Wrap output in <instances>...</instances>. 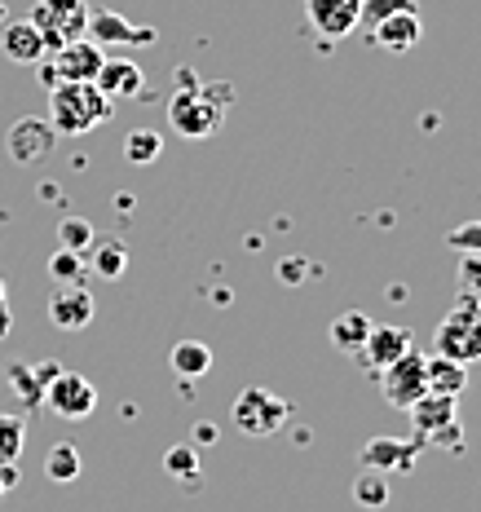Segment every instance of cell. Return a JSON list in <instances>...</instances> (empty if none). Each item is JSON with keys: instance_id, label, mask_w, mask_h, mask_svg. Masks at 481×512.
<instances>
[{"instance_id": "4fadbf2b", "label": "cell", "mask_w": 481, "mask_h": 512, "mask_svg": "<svg viewBox=\"0 0 481 512\" xmlns=\"http://www.w3.org/2000/svg\"><path fill=\"white\" fill-rule=\"evenodd\" d=\"M358 5L362 0H305V14L327 40H340L358 27Z\"/></svg>"}, {"instance_id": "3957f363", "label": "cell", "mask_w": 481, "mask_h": 512, "mask_svg": "<svg viewBox=\"0 0 481 512\" xmlns=\"http://www.w3.org/2000/svg\"><path fill=\"white\" fill-rule=\"evenodd\" d=\"M433 349H437L442 358H451V362H464V367L481 358V296L459 292L451 318L437 327Z\"/></svg>"}, {"instance_id": "836d02e7", "label": "cell", "mask_w": 481, "mask_h": 512, "mask_svg": "<svg viewBox=\"0 0 481 512\" xmlns=\"http://www.w3.org/2000/svg\"><path fill=\"white\" fill-rule=\"evenodd\" d=\"M0 486H5V490L18 486V460H5V464H0Z\"/></svg>"}, {"instance_id": "d6986e66", "label": "cell", "mask_w": 481, "mask_h": 512, "mask_svg": "<svg viewBox=\"0 0 481 512\" xmlns=\"http://www.w3.org/2000/svg\"><path fill=\"white\" fill-rule=\"evenodd\" d=\"M411 420H415V433L429 442L446 429V424H455V398H442V393H424L420 402H411Z\"/></svg>"}, {"instance_id": "52a82bcc", "label": "cell", "mask_w": 481, "mask_h": 512, "mask_svg": "<svg viewBox=\"0 0 481 512\" xmlns=\"http://www.w3.org/2000/svg\"><path fill=\"white\" fill-rule=\"evenodd\" d=\"M380 384H384V398L393 402V407H411V402H420L424 393H429V376H424V354H415V349H406L398 362H389V367L380 371Z\"/></svg>"}, {"instance_id": "d590c367", "label": "cell", "mask_w": 481, "mask_h": 512, "mask_svg": "<svg viewBox=\"0 0 481 512\" xmlns=\"http://www.w3.org/2000/svg\"><path fill=\"white\" fill-rule=\"evenodd\" d=\"M195 437H199L203 446H208V442H217V429H212V424H199V429H195Z\"/></svg>"}, {"instance_id": "603a6c76", "label": "cell", "mask_w": 481, "mask_h": 512, "mask_svg": "<svg viewBox=\"0 0 481 512\" xmlns=\"http://www.w3.org/2000/svg\"><path fill=\"white\" fill-rule=\"evenodd\" d=\"M371 327H376V323H371L362 309H349V314H340L336 323H331V345H336L340 354H358Z\"/></svg>"}, {"instance_id": "7402d4cb", "label": "cell", "mask_w": 481, "mask_h": 512, "mask_svg": "<svg viewBox=\"0 0 481 512\" xmlns=\"http://www.w3.org/2000/svg\"><path fill=\"white\" fill-rule=\"evenodd\" d=\"M168 367H173L181 380H199L212 371V349L203 345V340H181L173 354H168Z\"/></svg>"}, {"instance_id": "44dd1931", "label": "cell", "mask_w": 481, "mask_h": 512, "mask_svg": "<svg viewBox=\"0 0 481 512\" xmlns=\"http://www.w3.org/2000/svg\"><path fill=\"white\" fill-rule=\"evenodd\" d=\"M84 261H89V270L98 274V279H120L128 270V248H124V239H93Z\"/></svg>"}, {"instance_id": "e575fe53", "label": "cell", "mask_w": 481, "mask_h": 512, "mask_svg": "<svg viewBox=\"0 0 481 512\" xmlns=\"http://www.w3.org/2000/svg\"><path fill=\"white\" fill-rule=\"evenodd\" d=\"M279 274H283V279H292V283H296V279H301V274H305L301 256H296V261H287V265H283V270H279Z\"/></svg>"}, {"instance_id": "5bb4252c", "label": "cell", "mask_w": 481, "mask_h": 512, "mask_svg": "<svg viewBox=\"0 0 481 512\" xmlns=\"http://www.w3.org/2000/svg\"><path fill=\"white\" fill-rule=\"evenodd\" d=\"M406 349H415V345H411V332H406V327H371L358 354H362V362H367L371 371H384L389 362H398Z\"/></svg>"}, {"instance_id": "4316f807", "label": "cell", "mask_w": 481, "mask_h": 512, "mask_svg": "<svg viewBox=\"0 0 481 512\" xmlns=\"http://www.w3.org/2000/svg\"><path fill=\"white\" fill-rule=\"evenodd\" d=\"M393 14H420V5H415V0H362L358 5V23L367 31L376 23H384V18H393Z\"/></svg>"}, {"instance_id": "30bf717a", "label": "cell", "mask_w": 481, "mask_h": 512, "mask_svg": "<svg viewBox=\"0 0 481 512\" xmlns=\"http://www.w3.org/2000/svg\"><path fill=\"white\" fill-rule=\"evenodd\" d=\"M420 451H424V437H415V442H398V437H371V442L362 446L358 464L371 468V473H415Z\"/></svg>"}, {"instance_id": "7c38bea8", "label": "cell", "mask_w": 481, "mask_h": 512, "mask_svg": "<svg viewBox=\"0 0 481 512\" xmlns=\"http://www.w3.org/2000/svg\"><path fill=\"white\" fill-rule=\"evenodd\" d=\"M53 142H58V128L40 115H23L9 128V159L14 164H40L45 155H53Z\"/></svg>"}, {"instance_id": "d6a6232c", "label": "cell", "mask_w": 481, "mask_h": 512, "mask_svg": "<svg viewBox=\"0 0 481 512\" xmlns=\"http://www.w3.org/2000/svg\"><path fill=\"white\" fill-rule=\"evenodd\" d=\"M459 292L481 296V256L459 252Z\"/></svg>"}, {"instance_id": "ba28073f", "label": "cell", "mask_w": 481, "mask_h": 512, "mask_svg": "<svg viewBox=\"0 0 481 512\" xmlns=\"http://www.w3.org/2000/svg\"><path fill=\"white\" fill-rule=\"evenodd\" d=\"M45 407L53 415H62V420H84L98 407V389H93V380L76 376V371H58L45 389Z\"/></svg>"}, {"instance_id": "f546056e", "label": "cell", "mask_w": 481, "mask_h": 512, "mask_svg": "<svg viewBox=\"0 0 481 512\" xmlns=\"http://www.w3.org/2000/svg\"><path fill=\"white\" fill-rule=\"evenodd\" d=\"M84 270H89V261H84L80 252H67V248H58L49 261L53 283H84Z\"/></svg>"}, {"instance_id": "f35d334b", "label": "cell", "mask_w": 481, "mask_h": 512, "mask_svg": "<svg viewBox=\"0 0 481 512\" xmlns=\"http://www.w3.org/2000/svg\"><path fill=\"white\" fill-rule=\"evenodd\" d=\"M0 495H5V486H0Z\"/></svg>"}, {"instance_id": "6da1fadb", "label": "cell", "mask_w": 481, "mask_h": 512, "mask_svg": "<svg viewBox=\"0 0 481 512\" xmlns=\"http://www.w3.org/2000/svg\"><path fill=\"white\" fill-rule=\"evenodd\" d=\"M111 106L115 102L93 80H62L49 89V124L58 137H80L111 120Z\"/></svg>"}, {"instance_id": "5b68a950", "label": "cell", "mask_w": 481, "mask_h": 512, "mask_svg": "<svg viewBox=\"0 0 481 512\" xmlns=\"http://www.w3.org/2000/svg\"><path fill=\"white\" fill-rule=\"evenodd\" d=\"M102 58H106V53L93 45L89 36H80V40H71V45L45 53L36 67H40V80L53 89V84H62V80H98Z\"/></svg>"}, {"instance_id": "74e56055", "label": "cell", "mask_w": 481, "mask_h": 512, "mask_svg": "<svg viewBox=\"0 0 481 512\" xmlns=\"http://www.w3.org/2000/svg\"><path fill=\"white\" fill-rule=\"evenodd\" d=\"M0 305H5V279H0Z\"/></svg>"}, {"instance_id": "8d00e7d4", "label": "cell", "mask_w": 481, "mask_h": 512, "mask_svg": "<svg viewBox=\"0 0 481 512\" xmlns=\"http://www.w3.org/2000/svg\"><path fill=\"white\" fill-rule=\"evenodd\" d=\"M0 336H9V305H0Z\"/></svg>"}, {"instance_id": "83f0119b", "label": "cell", "mask_w": 481, "mask_h": 512, "mask_svg": "<svg viewBox=\"0 0 481 512\" xmlns=\"http://www.w3.org/2000/svg\"><path fill=\"white\" fill-rule=\"evenodd\" d=\"M27 446V420L23 415H5L0 411V464L5 460H18Z\"/></svg>"}, {"instance_id": "1f68e13d", "label": "cell", "mask_w": 481, "mask_h": 512, "mask_svg": "<svg viewBox=\"0 0 481 512\" xmlns=\"http://www.w3.org/2000/svg\"><path fill=\"white\" fill-rule=\"evenodd\" d=\"M164 468L173 477H186V482H190V477L199 473V451H195V446H173V451L164 455Z\"/></svg>"}, {"instance_id": "2e32d148", "label": "cell", "mask_w": 481, "mask_h": 512, "mask_svg": "<svg viewBox=\"0 0 481 512\" xmlns=\"http://www.w3.org/2000/svg\"><path fill=\"white\" fill-rule=\"evenodd\" d=\"M62 371V362H40V367H27V362H9L5 367V380H9V389L18 393V398L27 402V407H40L45 402V389H49V380Z\"/></svg>"}, {"instance_id": "8992f818", "label": "cell", "mask_w": 481, "mask_h": 512, "mask_svg": "<svg viewBox=\"0 0 481 512\" xmlns=\"http://www.w3.org/2000/svg\"><path fill=\"white\" fill-rule=\"evenodd\" d=\"M287 415H292V402L274 398L270 389H243L234 402V429L248 437H270L287 424Z\"/></svg>"}, {"instance_id": "277c9868", "label": "cell", "mask_w": 481, "mask_h": 512, "mask_svg": "<svg viewBox=\"0 0 481 512\" xmlns=\"http://www.w3.org/2000/svg\"><path fill=\"white\" fill-rule=\"evenodd\" d=\"M31 27L40 31L45 49H62L84 36L89 27V0H36L31 5Z\"/></svg>"}, {"instance_id": "8fae6325", "label": "cell", "mask_w": 481, "mask_h": 512, "mask_svg": "<svg viewBox=\"0 0 481 512\" xmlns=\"http://www.w3.org/2000/svg\"><path fill=\"white\" fill-rule=\"evenodd\" d=\"M84 36H89L98 49H111V45H155V27H133L124 14H115V9H89V27H84Z\"/></svg>"}, {"instance_id": "ffe728a7", "label": "cell", "mask_w": 481, "mask_h": 512, "mask_svg": "<svg viewBox=\"0 0 481 512\" xmlns=\"http://www.w3.org/2000/svg\"><path fill=\"white\" fill-rule=\"evenodd\" d=\"M424 376H429V393H442V398H459L468 389V367L451 358H424Z\"/></svg>"}, {"instance_id": "ac0fdd59", "label": "cell", "mask_w": 481, "mask_h": 512, "mask_svg": "<svg viewBox=\"0 0 481 512\" xmlns=\"http://www.w3.org/2000/svg\"><path fill=\"white\" fill-rule=\"evenodd\" d=\"M420 36H424L420 14H393V18H384V23L371 27V40L389 53H411L420 45Z\"/></svg>"}, {"instance_id": "9a60e30c", "label": "cell", "mask_w": 481, "mask_h": 512, "mask_svg": "<svg viewBox=\"0 0 481 512\" xmlns=\"http://www.w3.org/2000/svg\"><path fill=\"white\" fill-rule=\"evenodd\" d=\"M98 89L106 93L111 102H120V98H142V67H137L133 58H102V71H98Z\"/></svg>"}, {"instance_id": "7a4b0ae2", "label": "cell", "mask_w": 481, "mask_h": 512, "mask_svg": "<svg viewBox=\"0 0 481 512\" xmlns=\"http://www.w3.org/2000/svg\"><path fill=\"white\" fill-rule=\"evenodd\" d=\"M234 102L230 84H195V89H177L173 102H168V124L177 128L181 137H212L221 124H226V106Z\"/></svg>"}, {"instance_id": "9c48e42d", "label": "cell", "mask_w": 481, "mask_h": 512, "mask_svg": "<svg viewBox=\"0 0 481 512\" xmlns=\"http://www.w3.org/2000/svg\"><path fill=\"white\" fill-rule=\"evenodd\" d=\"M98 314V301L84 283H58V292L49 296V323L62 332H84Z\"/></svg>"}, {"instance_id": "484cf974", "label": "cell", "mask_w": 481, "mask_h": 512, "mask_svg": "<svg viewBox=\"0 0 481 512\" xmlns=\"http://www.w3.org/2000/svg\"><path fill=\"white\" fill-rule=\"evenodd\" d=\"M159 151H164V142H159L155 128H133V133L124 137V155H128V164H155Z\"/></svg>"}, {"instance_id": "d4e9b609", "label": "cell", "mask_w": 481, "mask_h": 512, "mask_svg": "<svg viewBox=\"0 0 481 512\" xmlns=\"http://www.w3.org/2000/svg\"><path fill=\"white\" fill-rule=\"evenodd\" d=\"M354 499H358V508H371V512L384 508V504H389V477L362 468L358 482H354Z\"/></svg>"}, {"instance_id": "f1b7e54d", "label": "cell", "mask_w": 481, "mask_h": 512, "mask_svg": "<svg viewBox=\"0 0 481 512\" xmlns=\"http://www.w3.org/2000/svg\"><path fill=\"white\" fill-rule=\"evenodd\" d=\"M93 239H98V234H93V226H89V221H84V217H62L58 221V243H62V248H67V252H89L93 248Z\"/></svg>"}, {"instance_id": "4dcf8cb0", "label": "cell", "mask_w": 481, "mask_h": 512, "mask_svg": "<svg viewBox=\"0 0 481 512\" xmlns=\"http://www.w3.org/2000/svg\"><path fill=\"white\" fill-rule=\"evenodd\" d=\"M446 248L451 252H468V256H481V221H464L446 234Z\"/></svg>"}, {"instance_id": "cb8c5ba5", "label": "cell", "mask_w": 481, "mask_h": 512, "mask_svg": "<svg viewBox=\"0 0 481 512\" xmlns=\"http://www.w3.org/2000/svg\"><path fill=\"white\" fill-rule=\"evenodd\" d=\"M45 473H49V482H76L80 477V451L71 442H58L45 455Z\"/></svg>"}, {"instance_id": "e0dca14e", "label": "cell", "mask_w": 481, "mask_h": 512, "mask_svg": "<svg viewBox=\"0 0 481 512\" xmlns=\"http://www.w3.org/2000/svg\"><path fill=\"white\" fill-rule=\"evenodd\" d=\"M0 49H5V58L18 62V67H36V62L49 53L45 40H40V31L31 27V18L27 23H9L5 31H0Z\"/></svg>"}]
</instances>
